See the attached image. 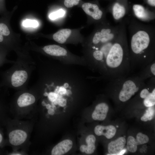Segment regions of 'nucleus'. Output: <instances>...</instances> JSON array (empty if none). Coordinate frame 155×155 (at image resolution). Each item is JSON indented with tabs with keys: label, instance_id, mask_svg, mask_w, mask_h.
I'll list each match as a JSON object with an SVG mask.
<instances>
[{
	"label": "nucleus",
	"instance_id": "f8f14e48",
	"mask_svg": "<svg viewBox=\"0 0 155 155\" xmlns=\"http://www.w3.org/2000/svg\"><path fill=\"white\" fill-rule=\"evenodd\" d=\"M126 143L124 137H119L114 141H111L108 145V151L111 155H115L120 152L123 150Z\"/></svg>",
	"mask_w": 155,
	"mask_h": 155
},
{
	"label": "nucleus",
	"instance_id": "bb28decb",
	"mask_svg": "<svg viewBox=\"0 0 155 155\" xmlns=\"http://www.w3.org/2000/svg\"><path fill=\"white\" fill-rule=\"evenodd\" d=\"M65 13V11L63 9H60L51 13L49 16V18L51 20H55L63 16Z\"/></svg>",
	"mask_w": 155,
	"mask_h": 155
},
{
	"label": "nucleus",
	"instance_id": "0eeeda50",
	"mask_svg": "<svg viewBox=\"0 0 155 155\" xmlns=\"http://www.w3.org/2000/svg\"><path fill=\"white\" fill-rule=\"evenodd\" d=\"M13 11L8 12L0 18V48L9 52L16 53L23 48L19 34L14 32L10 26V20Z\"/></svg>",
	"mask_w": 155,
	"mask_h": 155
},
{
	"label": "nucleus",
	"instance_id": "6e6552de",
	"mask_svg": "<svg viewBox=\"0 0 155 155\" xmlns=\"http://www.w3.org/2000/svg\"><path fill=\"white\" fill-rule=\"evenodd\" d=\"M39 99V94L32 86L29 89L18 90L13 96L11 105L18 109H26L35 106Z\"/></svg>",
	"mask_w": 155,
	"mask_h": 155
},
{
	"label": "nucleus",
	"instance_id": "b1692460",
	"mask_svg": "<svg viewBox=\"0 0 155 155\" xmlns=\"http://www.w3.org/2000/svg\"><path fill=\"white\" fill-rule=\"evenodd\" d=\"M8 53L7 51L0 48V67L5 64H13L14 62V61L10 60L7 58V56Z\"/></svg>",
	"mask_w": 155,
	"mask_h": 155
},
{
	"label": "nucleus",
	"instance_id": "412c9836",
	"mask_svg": "<svg viewBox=\"0 0 155 155\" xmlns=\"http://www.w3.org/2000/svg\"><path fill=\"white\" fill-rule=\"evenodd\" d=\"M137 146L136 140L134 137L129 136L128 137L127 146L129 151L132 153L135 152L137 150Z\"/></svg>",
	"mask_w": 155,
	"mask_h": 155
},
{
	"label": "nucleus",
	"instance_id": "4468645a",
	"mask_svg": "<svg viewBox=\"0 0 155 155\" xmlns=\"http://www.w3.org/2000/svg\"><path fill=\"white\" fill-rule=\"evenodd\" d=\"M94 132L97 135H104L107 139H110L115 135L116 132L115 127L113 125L104 126L98 125L94 129Z\"/></svg>",
	"mask_w": 155,
	"mask_h": 155
},
{
	"label": "nucleus",
	"instance_id": "1a4fd4ad",
	"mask_svg": "<svg viewBox=\"0 0 155 155\" xmlns=\"http://www.w3.org/2000/svg\"><path fill=\"white\" fill-rule=\"evenodd\" d=\"M8 142L11 145L18 146L25 142L28 137L27 132L21 129H8Z\"/></svg>",
	"mask_w": 155,
	"mask_h": 155
},
{
	"label": "nucleus",
	"instance_id": "9b49d317",
	"mask_svg": "<svg viewBox=\"0 0 155 155\" xmlns=\"http://www.w3.org/2000/svg\"><path fill=\"white\" fill-rule=\"evenodd\" d=\"M72 141L70 139H65L59 143L52 149L51 154L52 155H63L67 153L72 148Z\"/></svg>",
	"mask_w": 155,
	"mask_h": 155
},
{
	"label": "nucleus",
	"instance_id": "f3484780",
	"mask_svg": "<svg viewBox=\"0 0 155 155\" xmlns=\"http://www.w3.org/2000/svg\"><path fill=\"white\" fill-rule=\"evenodd\" d=\"M71 32L69 29H62L54 33L52 36L53 40L61 44L65 43Z\"/></svg>",
	"mask_w": 155,
	"mask_h": 155
},
{
	"label": "nucleus",
	"instance_id": "20e7f679",
	"mask_svg": "<svg viewBox=\"0 0 155 155\" xmlns=\"http://www.w3.org/2000/svg\"><path fill=\"white\" fill-rule=\"evenodd\" d=\"M128 49L131 71H140L155 60L154 40L145 30L133 34Z\"/></svg>",
	"mask_w": 155,
	"mask_h": 155
},
{
	"label": "nucleus",
	"instance_id": "5701e85b",
	"mask_svg": "<svg viewBox=\"0 0 155 155\" xmlns=\"http://www.w3.org/2000/svg\"><path fill=\"white\" fill-rule=\"evenodd\" d=\"M144 105L146 107H149L155 105V89L145 98L143 101Z\"/></svg>",
	"mask_w": 155,
	"mask_h": 155
},
{
	"label": "nucleus",
	"instance_id": "39448f33",
	"mask_svg": "<svg viewBox=\"0 0 155 155\" xmlns=\"http://www.w3.org/2000/svg\"><path fill=\"white\" fill-rule=\"evenodd\" d=\"M26 50L38 52L49 58L65 64L86 66L84 57L72 55L67 50L59 45L52 44L40 46L34 42L29 41L23 46Z\"/></svg>",
	"mask_w": 155,
	"mask_h": 155
},
{
	"label": "nucleus",
	"instance_id": "393cba45",
	"mask_svg": "<svg viewBox=\"0 0 155 155\" xmlns=\"http://www.w3.org/2000/svg\"><path fill=\"white\" fill-rule=\"evenodd\" d=\"M22 26L25 28H32L35 29L38 27L39 23L35 19H26L24 20L22 23Z\"/></svg>",
	"mask_w": 155,
	"mask_h": 155
},
{
	"label": "nucleus",
	"instance_id": "aec40b11",
	"mask_svg": "<svg viewBox=\"0 0 155 155\" xmlns=\"http://www.w3.org/2000/svg\"><path fill=\"white\" fill-rule=\"evenodd\" d=\"M6 106L4 100L0 94V125H5L7 121L6 117Z\"/></svg>",
	"mask_w": 155,
	"mask_h": 155
},
{
	"label": "nucleus",
	"instance_id": "2f4dec72",
	"mask_svg": "<svg viewBox=\"0 0 155 155\" xmlns=\"http://www.w3.org/2000/svg\"><path fill=\"white\" fill-rule=\"evenodd\" d=\"M1 88H0V93L1 92Z\"/></svg>",
	"mask_w": 155,
	"mask_h": 155
},
{
	"label": "nucleus",
	"instance_id": "dca6fc26",
	"mask_svg": "<svg viewBox=\"0 0 155 155\" xmlns=\"http://www.w3.org/2000/svg\"><path fill=\"white\" fill-rule=\"evenodd\" d=\"M137 75L144 80L155 77V60L139 71Z\"/></svg>",
	"mask_w": 155,
	"mask_h": 155
},
{
	"label": "nucleus",
	"instance_id": "cd10ccee",
	"mask_svg": "<svg viewBox=\"0 0 155 155\" xmlns=\"http://www.w3.org/2000/svg\"><path fill=\"white\" fill-rule=\"evenodd\" d=\"M80 0H64V4L67 7L70 8L78 4Z\"/></svg>",
	"mask_w": 155,
	"mask_h": 155
},
{
	"label": "nucleus",
	"instance_id": "7c9ffc66",
	"mask_svg": "<svg viewBox=\"0 0 155 155\" xmlns=\"http://www.w3.org/2000/svg\"><path fill=\"white\" fill-rule=\"evenodd\" d=\"M148 2L150 5L155 6V0H148Z\"/></svg>",
	"mask_w": 155,
	"mask_h": 155
},
{
	"label": "nucleus",
	"instance_id": "ddd939ff",
	"mask_svg": "<svg viewBox=\"0 0 155 155\" xmlns=\"http://www.w3.org/2000/svg\"><path fill=\"white\" fill-rule=\"evenodd\" d=\"M82 8L86 14L95 20H99L102 17L103 13L96 4L85 3L82 5Z\"/></svg>",
	"mask_w": 155,
	"mask_h": 155
},
{
	"label": "nucleus",
	"instance_id": "c756f323",
	"mask_svg": "<svg viewBox=\"0 0 155 155\" xmlns=\"http://www.w3.org/2000/svg\"><path fill=\"white\" fill-rule=\"evenodd\" d=\"M6 144V141L5 140L3 133L0 125V149Z\"/></svg>",
	"mask_w": 155,
	"mask_h": 155
},
{
	"label": "nucleus",
	"instance_id": "7ed1b4c3",
	"mask_svg": "<svg viewBox=\"0 0 155 155\" xmlns=\"http://www.w3.org/2000/svg\"><path fill=\"white\" fill-rule=\"evenodd\" d=\"M29 51L23 47L16 53L17 58L12 66L2 73L0 88H11L18 91L27 89L31 74L36 68V61Z\"/></svg>",
	"mask_w": 155,
	"mask_h": 155
},
{
	"label": "nucleus",
	"instance_id": "a878e982",
	"mask_svg": "<svg viewBox=\"0 0 155 155\" xmlns=\"http://www.w3.org/2000/svg\"><path fill=\"white\" fill-rule=\"evenodd\" d=\"M136 140L138 145L146 144L149 141V138L148 136L141 132L137 134Z\"/></svg>",
	"mask_w": 155,
	"mask_h": 155
},
{
	"label": "nucleus",
	"instance_id": "6ab92c4d",
	"mask_svg": "<svg viewBox=\"0 0 155 155\" xmlns=\"http://www.w3.org/2000/svg\"><path fill=\"white\" fill-rule=\"evenodd\" d=\"M133 9L136 16L142 20L147 19L148 18V13L142 6L137 4L133 6Z\"/></svg>",
	"mask_w": 155,
	"mask_h": 155
},
{
	"label": "nucleus",
	"instance_id": "a211bd4d",
	"mask_svg": "<svg viewBox=\"0 0 155 155\" xmlns=\"http://www.w3.org/2000/svg\"><path fill=\"white\" fill-rule=\"evenodd\" d=\"M125 7L118 3L115 4L113 8V16L115 20H119L123 17L125 13Z\"/></svg>",
	"mask_w": 155,
	"mask_h": 155
},
{
	"label": "nucleus",
	"instance_id": "9d476101",
	"mask_svg": "<svg viewBox=\"0 0 155 155\" xmlns=\"http://www.w3.org/2000/svg\"><path fill=\"white\" fill-rule=\"evenodd\" d=\"M108 110L109 106L107 103L99 102L96 105L92 114V118L94 120L103 121L106 119Z\"/></svg>",
	"mask_w": 155,
	"mask_h": 155
},
{
	"label": "nucleus",
	"instance_id": "f03ea898",
	"mask_svg": "<svg viewBox=\"0 0 155 155\" xmlns=\"http://www.w3.org/2000/svg\"><path fill=\"white\" fill-rule=\"evenodd\" d=\"M90 45L88 53L84 57L86 67L99 74L95 77L96 81H109L128 76L131 71L126 38L115 36L110 28H103L100 32L98 42Z\"/></svg>",
	"mask_w": 155,
	"mask_h": 155
},
{
	"label": "nucleus",
	"instance_id": "4be33fe9",
	"mask_svg": "<svg viewBox=\"0 0 155 155\" xmlns=\"http://www.w3.org/2000/svg\"><path fill=\"white\" fill-rule=\"evenodd\" d=\"M155 111L154 105L148 107L146 113L141 118V120L145 122L152 120L154 117Z\"/></svg>",
	"mask_w": 155,
	"mask_h": 155
},
{
	"label": "nucleus",
	"instance_id": "2eb2a0df",
	"mask_svg": "<svg viewBox=\"0 0 155 155\" xmlns=\"http://www.w3.org/2000/svg\"><path fill=\"white\" fill-rule=\"evenodd\" d=\"M96 138L93 135H88L85 139L86 144H82L80 147L81 152L87 154H93L96 149L95 145Z\"/></svg>",
	"mask_w": 155,
	"mask_h": 155
},
{
	"label": "nucleus",
	"instance_id": "c85d7f7f",
	"mask_svg": "<svg viewBox=\"0 0 155 155\" xmlns=\"http://www.w3.org/2000/svg\"><path fill=\"white\" fill-rule=\"evenodd\" d=\"M8 12L6 7L5 0H0V15H4Z\"/></svg>",
	"mask_w": 155,
	"mask_h": 155
},
{
	"label": "nucleus",
	"instance_id": "423d86ee",
	"mask_svg": "<svg viewBox=\"0 0 155 155\" xmlns=\"http://www.w3.org/2000/svg\"><path fill=\"white\" fill-rule=\"evenodd\" d=\"M138 75L119 77L109 81L106 88L116 93L119 101L125 102L130 100L146 84Z\"/></svg>",
	"mask_w": 155,
	"mask_h": 155
},
{
	"label": "nucleus",
	"instance_id": "f257e3e1",
	"mask_svg": "<svg viewBox=\"0 0 155 155\" xmlns=\"http://www.w3.org/2000/svg\"><path fill=\"white\" fill-rule=\"evenodd\" d=\"M35 60L38 76L33 86L41 104L47 109L61 112L73 104L77 93L89 90L93 85L91 76L86 75L76 65L50 58L38 57Z\"/></svg>",
	"mask_w": 155,
	"mask_h": 155
}]
</instances>
